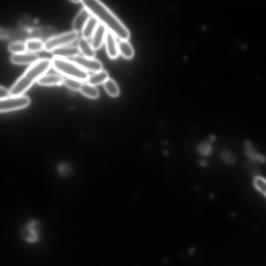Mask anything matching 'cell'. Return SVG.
<instances>
[{
	"label": "cell",
	"mask_w": 266,
	"mask_h": 266,
	"mask_svg": "<svg viewBox=\"0 0 266 266\" xmlns=\"http://www.w3.org/2000/svg\"><path fill=\"white\" fill-rule=\"evenodd\" d=\"M82 3L91 15L120 40H127L130 32L108 7L98 0H82Z\"/></svg>",
	"instance_id": "6da1fadb"
},
{
	"label": "cell",
	"mask_w": 266,
	"mask_h": 266,
	"mask_svg": "<svg viewBox=\"0 0 266 266\" xmlns=\"http://www.w3.org/2000/svg\"><path fill=\"white\" fill-rule=\"evenodd\" d=\"M52 67V60L40 59L31 65L16 81L10 90L11 96L22 95Z\"/></svg>",
	"instance_id": "7a4b0ae2"
},
{
	"label": "cell",
	"mask_w": 266,
	"mask_h": 266,
	"mask_svg": "<svg viewBox=\"0 0 266 266\" xmlns=\"http://www.w3.org/2000/svg\"><path fill=\"white\" fill-rule=\"evenodd\" d=\"M52 67L61 75L82 82H87L90 75L73 61L54 57L52 59Z\"/></svg>",
	"instance_id": "3957f363"
},
{
	"label": "cell",
	"mask_w": 266,
	"mask_h": 266,
	"mask_svg": "<svg viewBox=\"0 0 266 266\" xmlns=\"http://www.w3.org/2000/svg\"><path fill=\"white\" fill-rule=\"evenodd\" d=\"M21 239L27 244L35 245L41 240L42 231L38 222H29L21 228L20 231Z\"/></svg>",
	"instance_id": "277c9868"
},
{
	"label": "cell",
	"mask_w": 266,
	"mask_h": 266,
	"mask_svg": "<svg viewBox=\"0 0 266 266\" xmlns=\"http://www.w3.org/2000/svg\"><path fill=\"white\" fill-rule=\"evenodd\" d=\"M78 34L72 31L48 39L44 42V50L52 52L56 48L68 45L76 41Z\"/></svg>",
	"instance_id": "5b68a950"
},
{
	"label": "cell",
	"mask_w": 266,
	"mask_h": 266,
	"mask_svg": "<svg viewBox=\"0 0 266 266\" xmlns=\"http://www.w3.org/2000/svg\"><path fill=\"white\" fill-rule=\"evenodd\" d=\"M30 102L31 100L27 96H10L0 100V112L6 113L22 109L28 107Z\"/></svg>",
	"instance_id": "8992f818"
},
{
	"label": "cell",
	"mask_w": 266,
	"mask_h": 266,
	"mask_svg": "<svg viewBox=\"0 0 266 266\" xmlns=\"http://www.w3.org/2000/svg\"><path fill=\"white\" fill-rule=\"evenodd\" d=\"M72 61L85 71L93 72L94 73L102 71L103 68L102 63L95 59H88L83 56H78L72 59Z\"/></svg>",
	"instance_id": "52a82bcc"
},
{
	"label": "cell",
	"mask_w": 266,
	"mask_h": 266,
	"mask_svg": "<svg viewBox=\"0 0 266 266\" xmlns=\"http://www.w3.org/2000/svg\"><path fill=\"white\" fill-rule=\"evenodd\" d=\"M51 53L54 57L68 59L77 58L81 53L78 46L66 45L56 48L51 52Z\"/></svg>",
	"instance_id": "ba28073f"
},
{
	"label": "cell",
	"mask_w": 266,
	"mask_h": 266,
	"mask_svg": "<svg viewBox=\"0 0 266 266\" xmlns=\"http://www.w3.org/2000/svg\"><path fill=\"white\" fill-rule=\"evenodd\" d=\"M106 51L108 57L111 60H116L119 55V46L116 37L108 30L104 41Z\"/></svg>",
	"instance_id": "9c48e42d"
},
{
	"label": "cell",
	"mask_w": 266,
	"mask_h": 266,
	"mask_svg": "<svg viewBox=\"0 0 266 266\" xmlns=\"http://www.w3.org/2000/svg\"><path fill=\"white\" fill-rule=\"evenodd\" d=\"M91 16V14L85 8H83L76 15L72 23V31L79 34L82 32L85 24Z\"/></svg>",
	"instance_id": "30bf717a"
},
{
	"label": "cell",
	"mask_w": 266,
	"mask_h": 266,
	"mask_svg": "<svg viewBox=\"0 0 266 266\" xmlns=\"http://www.w3.org/2000/svg\"><path fill=\"white\" fill-rule=\"evenodd\" d=\"M39 60V56L37 54L32 53L13 54L10 58L11 62L14 64H17V65L32 64Z\"/></svg>",
	"instance_id": "8fae6325"
},
{
	"label": "cell",
	"mask_w": 266,
	"mask_h": 266,
	"mask_svg": "<svg viewBox=\"0 0 266 266\" xmlns=\"http://www.w3.org/2000/svg\"><path fill=\"white\" fill-rule=\"evenodd\" d=\"M107 28L99 22L92 37L91 44L95 50H98L102 46L107 32Z\"/></svg>",
	"instance_id": "7c38bea8"
},
{
	"label": "cell",
	"mask_w": 266,
	"mask_h": 266,
	"mask_svg": "<svg viewBox=\"0 0 266 266\" xmlns=\"http://www.w3.org/2000/svg\"><path fill=\"white\" fill-rule=\"evenodd\" d=\"M37 83L42 86H61L64 84V77L57 74H45Z\"/></svg>",
	"instance_id": "4fadbf2b"
},
{
	"label": "cell",
	"mask_w": 266,
	"mask_h": 266,
	"mask_svg": "<svg viewBox=\"0 0 266 266\" xmlns=\"http://www.w3.org/2000/svg\"><path fill=\"white\" fill-rule=\"evenodd\" d=\"M78 47L83 57L88 59H94L95 52L90 42H88L87 39L83 37L79 39L78 41Z\"/></svg>",
	"instance_id": "5bb4252c"
},
{
	"label": "cell",
	"mask_w": 266,
	"mask_h": 266,
	"mask_svg": "<svg viewBox=\"0 0 266 266\" xmlns=\"http://www.w3.org/2000/svg\"><path fill=\"white\" fill-rule=\"evenodd\" d=\"M109 79V74L105 70L96 72L90 75L87 83L93 86L103 84Z\"/></svg>",
	"instance_id": "9a60e30c"
},
{
	"label": "cell",
	"mask_w": 266,
	"mask_h": 266,
	"mask_svg": "<svg viewBox=\"0 0 266 266\" xmlns=\"http://www.w3.org/2000/svg\"><path fill=\"white\" fill-rule=\"evenodd\" d=\"M119 54L126 60H131L134 55V51L127 40H120L118 43Z\"/></svg>",
	"instance_id": "2e32d148"
},
{
	"label": "cell",
	"mask_w": 266,
	"mask_h": 266,
	"mask_svg": "<svg viewBox=\"0 0 266 266\" xmlns=\"http://www.w3.org/2000/svg\"><path fill=\"white\" fill-rule=\"evenodd\" d=\"M99 23L98 20L91 15L82 32V37L86 39L92 38Z\"/></svg>",
	"instance_id": "e0dca14e"
},
{
	"label": "cell",
	"mask_w": 266,
	"mask_h": 266,
	"mask_svg": "<svg viewBox=\"0 0 266 266\" xmlns=\"http://www.w3.org/2000/svg\"><path fill=\"white\" fill-rule=\"evenodd\" d=\"M25 43L26 50L30 53H34L44 49V43L39 39H29Z\"/></svg>",
	"instance_id": "ac0fdd59"
},
{
	"label": "cell",
	"mask_w": 266,
	"mask_h": 266,
	"mask_svg": "<svg viewBox=\"0 0 266 266\" xmlns=\"http://www.w3.org/2000/svg\"><path fill=\"white\" fill-rule=\"evenodd\" d=\"M87 98L91 99H98L100 95L99 91L95 86L87 83H83L80 91Z\"/></svg>",
	"instance_id": "d6986e66"
},
{
	"label": "cell",
	"mask_w": 266,
	"mask_h": 266,
	"mask_svg": "<svg viewBox=\"0 0 266 266\" xmlns=\"http://www.w3.org/2000/svg\"><path fill=\"white\" fill-rule=\"evenodd\" d=\"M103 88L107 93L111 97L116 98L120 94L119 86L114 80L109 78L103 83Z\"/></svg>",
	"instance_id": "ffe728a7"
},
{
	"label": "cell",
	"mask_w": 266,
	"mask_h": 266,
	"mask_svg": "<svg viewBox=\"0 0 266 266\" xmlns=\"http://www.w3.org/2000/svg\"><path fill=\"white\" fill-rule=\"evenodd\" d=\"M245 150L247 155L253 160L259 161L261 163L265 162L266 160L265 157L257 154L250 142H247L246 143Z\"/></svg>",
	"instance_id": "44dd1931"
},
{
	"label": "cell",
	"mask_w": 266,
	"mask_h": 266,
	"mask_svg": "<svg viewBox=\"0 0 266 266\" xmlns=\"http://www.w3.org/2000/svg\"><path fill=\"white\" fill-rule=\"evenodd\" d=\"M8 51L13 54H20L25 53L26 48L25 43L21 41L11 42L7 46Z\"/></svg>",
	"instance_id": "7402d4cb"
},
{
	"label": "cell",
	"mask_w": 266,
	"mask_h": 266,
	"mask_svg": "<svg viewBox=\"0 0 266 266\" xmlns=\"http://www.w3.org/2000/svg\"><path fill=\"white\" fill-rule=\"evenodd\" d=\"M83 82L79 81L64 77V84L70 90L74 92L80 91Z\"/></svg>",
	"instance_id": "603a6c76"
},
{
	"label": "cell",
	"mask_w": 266,
	"mask_h": 266,
	"mask_svg": "<svg viewBox=\"0 0 266 266\" xmlns=\"http://www.w3.org/2000/svg\"><path fill=\"white\" fill-rule=\"evenodd\" d=\"M197 150L201 155L207 156L211 154L212 147L208 143L203 142L198 144Z\"/></svg>",
	"instance_id": "cb8c5ba5"
},
{
	"label": "cell",
	"mask_w": 266,
	"mask_h": 266,
	"mask_svg": "<svg viewBox=\"0 0 266 266\" xmlns=\"http://www.w3.org/2000/svg\"><path fill=\"white\" fill-rule=\"evenodd\" d=\"M256 188L266 196V180L261 176H257L254 180Z\"/></svg>",
	"instance_id": "d4e9b609"
},
{
	"label": "cell",
	"mask_w": 266,
	"mask_h": 266,
	"mask_svg": "<svg viewBox=\"0 0 266 266\" xmlns=\"http://www.w3.org/2000/svg\"><path fill=\"white\" fill-rule=\"evenodd\" d=\"M221 158L224 162L228 164H232L235 163V158L230 152L224 151L222 152Z\"/></svg>",
	"instance_id": "484cf974"
},
{
	"label": "cell",
	"mask_w": 266,
	"mask_h": 266,
	"mask_svg": "<svg viewBox=\"0 0 266 266\" xmlns=\"http://www.w3.org/2000/svg\"><path fill=\"white\" fill-rule=\"evenodd\" d=\"M10 92L3 86H0V100L9 98L10 97Z\"/></svg>",
	"instance_id": "4316f807"
},
{
	"label": "cell",
	"mask_w": 266,
	"mask_h": 266,
	"mask_svg": "<svg viewBox=\"0 0 266 266\" xmlns=\"http://www.w3.org/2000/svg\"><path fill=\"white\" fill-rule=\"evenodd\" d=\"M215 140V137L214 135L209 136V141L210 142H214Z\"/></svg>",
	"instance_id": "83f0119b"
},
{
	"label": "cell",
	"mask_w": 266,
	"mask_h": 266,
	"mask_svg": "<svg viewBox=\"0 0 266 266\" xmlns=\"http://www.w3.org/2000/svg\"><path fill=\"white\" fill-rule=\"evenodd\" d=\"M70 2L73 3H82V1H79V0H71Z\"/></svg>",
	"instance_id": "f1b7e54d"
},
{
	"label": "cell",
	"mask_w": 266,
	"mask_h": 266,
	"mask_svg": "<svg viewBox=\"0 0 266 266\" xmlns=\"http://www.w3.org/2000/svg\"><path fill=\"white\" fill-rule=\"evenodd\" d=\"M200 164L201 166H205L206 165V163L204 161H201L200 163Z\"/></svg>",
	"instance_id": "f546056e"
}]
</instances>
